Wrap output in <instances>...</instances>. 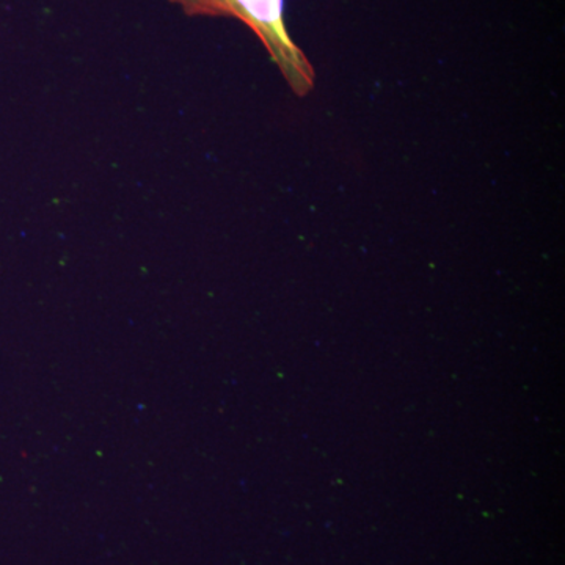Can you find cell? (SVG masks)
<instances>
[{"instance_id":"1","label":"cell","mask_w":565,"mask_h":565,"mask_svg":"<svg viewBox=\"0 0 565 565\" xmlns=\"http://www.w3.org/2000/svg\"><path fill=\"white\" fill-rule=\"evenodd\" d=\"M193 18H233L243 22L259 40L270 62L294 95L313 92L316 71L310 58L292 40L285 18V0H169Z\"/></svg>"}]
</instances>
